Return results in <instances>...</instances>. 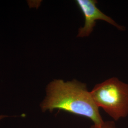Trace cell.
I'll return each mask as SVG.
<instances>
[{
    "label": "cell",
    "mask_w": 128,
    "mask_h": 128,
    "mask_svg": "<svg viewBox=\"0 0 128 128\" xmlns=\"http://www.w3.org/2000/svg\"><path fill=\"white\" fill-rule=\"evenodd\" d=\"M40 107L43 112L58 109L86 117L98 127L104 122L86 84L76 79L66 82L55 79L50 82Z\"/></svg>",
    "instance_id": "obj_1"
},
{
    "label": "cell",
    "mask_w": 128,
    "mask_h": 128,
    "mask_svg": "<svg viewBox=\"0 0 128 128\" xmlns=\"http://www.w3.org/2000/svg\"><path fill=\"white\" fill-rule=\"evenodd\" d=\"M96 105L114 121L128 115V84L117 78L97 84L90 92Z\"/></svg>",
    "instance_id": "obj_2"
},
{
    "label": "cell",
    "mask_w": 128,
    "mask_h": 128,
    "mask_svg": "<svg viewBox=\"0 0 128 128\" xmlns=\"http://www.w3.org/2000/svg\"><path fill=\"white\" fill-rule=\"evenodd\" d=\"M76 2L82 12L84 18V26L80 28L77 37H88L96 25V20H102L117 28L119 30H123L125 28L118 24L110 17L101 12L96 6V0H77Z\"/></svg>",
    "instance_id": "obj_3"
},
{
    "label": "cell",
    "mask_w": 128,
    "mask_h": 128,
    "mask_svg": "<svg viewBox=\"0 0 128 128\" xmlns=\"http://www.w3.org/2000/svg\"><path fill=\"white\" fill-rule=\"evenodd\" d=\"M90 128H117L114 121L104 122V124L101 127H98L94 125H92Z\"/></svg>",
    "instance_id": "obj_4"
},
{
    "label": "cell",
    "mask_w": 128,
    "mask_h": 128,
    "mask_svg": "<svg viewBox=\"0 0 128 128\" xmlns=\"http://www.w3.org/2000/svg\"><path fill=\"white\" fill-rule=\"evenodd\" d=\"M5 117H6V116H3V115H0V120L3 119Z\"/></svg>",
    "instance_id": "obj_5"
}]
</instances>
